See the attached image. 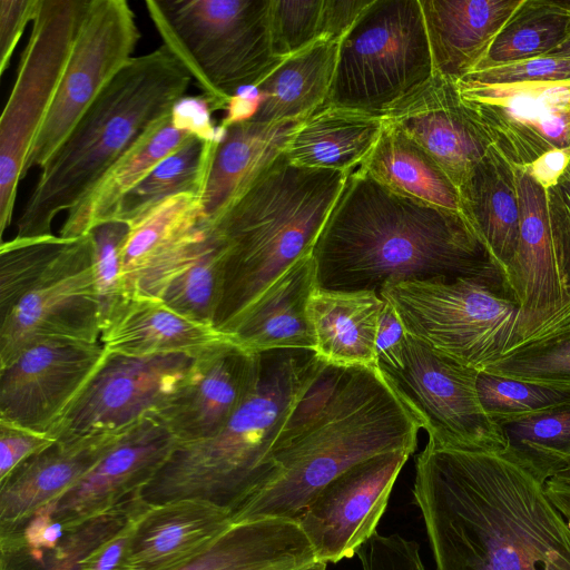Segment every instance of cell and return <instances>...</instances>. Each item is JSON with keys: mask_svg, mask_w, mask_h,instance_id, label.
Returning <instances> with one entry per match:
<instances>
[{"mask_svg": "<svg viewBox=\"0 0 570 570\" xmlns=\"http://www.w3.org/2000/svg\"><path fill=\"white\" fill-rule=\"evenodd\" d=\"M567 468H570V464Z\"/></svg>", "mask_w": 570, "mask_h": 570, "instance_id": "obj_59", "label": "cell"}, {"mask_svg": "<svg viewBox=\"0 0 570 570\" xmlns=\"http://www.w3.org/2000/svg\"><path fill=\"white\" fill-rule=\"evenodd\" d=\"M39 0H0V76L13 56L29 22H32Z\"/></svg>", "mask_w": 570, "mask_h": 570, "instance_id": "obj_49", "label": "cell"}, {"mask_svg": "<svg viewBox=\"0 0 570 570\" xmlns=\"http://www.w3.org/2000/svg\"><path fill=\"white\" fill-rule=\"evenodd\" d=\"M485 372L570 389V330L525 345L490 365Z\"/></svg>", "mask_w": 570, "mask_h": 570, "instance_id": "obj_42", "label": "cell"}, {"mask_svg": "<svg viewBox=\"0 0 570 570\" xmlns=\"http://www.w3.org/2000/svg\"><path fill=\"white\" fill-rule=\"evenodd\" d=\"M384 118L420 145L456 188L491 148L450 77L434 73L394 104Z\"/></svg>", "mask_w": 570, "mask_h": 570, "instance_id": "obj_21", "label": "cell"}, {"mask_svg": "<svg viewBox=\"0 0 570 570\" xmlns=\"http://www.w3.org/2000/svg\"><path fill=\"white\" fill-rule=\"evenodd\" d=\"M197 356L134 357L106 351L96 372L48 434L68 440L120 433L146 416L158 415L189 380Z\"/></svg>", "mask_w": 570, "mask_h": 570, "instance_id": "obj_13", "label": "cell"}, {"mask_svg": "<svg viewBox=\"0 0 570 570\" xmlns=\"http://www.w3.org/2000/svg\"><path fill=\"white\" fill-rule=\"evenodd\" d=\"M56 440L47 433L0 421V481L19 464L51 445Z\"/></svg>", "mask_w": 570, "mask_h": 570, "instance_id": "obj_48", "label": "cell"}, {"mask_svg": "<svg viewBox=\"0 0 570 570\" xmlns=\"http://www.w3.org/2000/svg\"><path fill=\"white\" fill-rule=\"evenodd\" d=\"M324 365L313 351L261 353L256 384L227 425L213 436L178 443L139 500H203L232 513L265 485L269 451Z\"/></svg>", "mask_w": 570, "mask_h": 570, "instance_id": "obj_6", "label": "cell"}, {"mask_svg": "<svg viewBox=\"0 0 570 570\" xmlns=\"http://www.w3.org/2000/svg\"><path fill=\"white\" fill-rule=\"evenodd\" d=\"M314 562V549L296 521L268 518L233 524L176 570H295Z\"/></svg>", "mask_w": 570, "mask_h": 570, "instance_id": "obj_31", "label": "cell"}, {"mask_svg": "<svg viewBox=\"0 0 570 570\" xmlns=\"http://www.w3.org/2000/svg\"><path fill=\"white\" fill-rule=\"evenodd\" d=\"M177 444L157 414L146 416L126 430L72 489L41 510L69 532L139 500Z\"/></svg>", "mask_w": 570, "mask_h": 570, "instance_id": "obj_18", "label": "cell"}, {"mask_svg": "<svg viewBox=\"0 0 570 570\" xmlns=\"http://www.w3.org/2000/svg\"><path fill=\"white\" fill-rule=\"evenodd\" d=\"M128 225L111 220L95 227L92 274L99 303L101 331L128 299L122 283L121 247Z\"/></svg>", "mask_w": 570, "mask_h": 570, "instance_id": "obj_43", "label": "cell"}, {"mask_svg": "<svg viewBox=\"0 0 570 570\" xmlns=\"http://www.w3.org/2000/svg\"><path fill=\"white\" fill-rule=\"evenodd\" d=\"M569 164L570 146L550 149L532 163L519 168L523 169L544 190H548L557 185Z\"/></svg>", "mask_w": 570, "mask_h": 570, "instance_id": "obj_54", "label": "cell"}, {"mask_svg": "<svg viewBox=\"0 0 570 570\" xmlns=\"http://www.w3.org/2000/svg\"><path fill=\"white\" fill-rule=\"evenodd\" d=\"M138 505L139 501L130 502L66 532L50 550L30 548L13 533L0 531L1 570H79L83 558L112 537Z\"/></svg>", "mask_w": 570, "mask_h": 570, "instance_id": "obj_37", "label": "cell"}, {"mask_svg": "<svg viewBox=\"0 0 570 570\" xmlns=\"http://www.w3.org/2000/svg\"><path fill=\"white\" fill-rule=\"evenodd\" d=\"M340 41L318 39L286 58L255 89L257 109L249 120L306 119L326 105Z\"/></svg>", "mask_w": 570, "mask_h": 570, "instance_id": "obj_33", "label": "cell"}, {"mask_svg": "<svg viewBox=\"0 0 570 570\" xmlns=\"http://www.w3.org/2000/svg\"><path fill=\"white\" fill-rule=\"evenodd\" d=\"M208 101L200 96H185L176 102L170 114L173 125L205 141H218L224 129L215 125Z\"/></svg>", "mask_w": 570, "mask_h": 570, "instance_id": "obj_50", "label": "cell"}, {"mask_svg": "<svg viewBox=\"0 0 570 570\" xmlns=\"http://www.w3.org/2000/svg\"><path fill=\"white\" fill-rule=\"evenodd\" d=\"M476 390L484 412L498 424L570 402V389L534 384L485 371L478 374Z\"/></svg>", "mask_w": 570, "mask_h": 570, "instance_id": "obj_40", "label": "cell"}, {"mask_svg": "<svg viewBox=\"0 0 570 570\" xmlns=\"http://www.w3.org/2000/svg\"><path fill=\"white\" fill-rule=\"evenodd\" d=\"M523 0H420L434 73L460 79L487 57Z\"/></svg>", "mask_w": 570, "mask_h": 570, "instance_id": "obj_24", "label": "cell"}, {"mask_svg": "<svg viewBox=\"0 0 570 570\" xmlns=\"http://www.w3.org/2000/svg\"><path fill=\"white\" fill-rule=\"evenodd\" d=\"M218 141L190 137L159 161L122 199L114 220L128 225L158 203L178 194L193 193L202 197Z\"/></svg>", "mask_w": 570, "mask_h": 570, "instance_id": "obj_36", "label": "cell"}, {"mask_svg": "<svg viewBox=\"0 0 570 570\" xmlns=\"http://www.w3.org/2000/svg\"><path fill=\"white\" fill-rule=\"evenodd\" d=\"M213 240L199 195L178 194L148 209L128 224L121 247L127 298L160 301L170 281Z\"/></svg>", "mask_w": 570, "mask_h": 570, "instance_id": "obj_19", "label": "cell"}, {"mask_svg": "<svg viewBox=\"0 0 570 570\" xmlns=\"http://www.w3.org/2000/svg\"><path fill=\"white\" fill-rule=\"evenodd\" d=\"M377 368L426 431L429 441L472 452L502 454L505 450L500 425L479 400L480 371L434 352L410 335L402 368Z\"/></svg>", "mask_w": 570, "mask_h": 570, "instance_id": "obj_11", "label": "cell"}, {"mask_svg": "<svg viewBox=\"0 0 570 570\" xmlns=\"http://www.w3.org/2000/svg\"><path fill=\"white\" fill-rule=\"evenodd\" d=\"M499 425L505 440L501 455L541 483L570 464V402Z\"/></svg>", "mask_w": 570, "mask_h": 570, "instance_id": "obj_35", "label": "cell"}, {"mask_svg": "<svg viewBox=\"0 0 570 570\" xmlns=\"http://www.w3.org/2000/svg\"><path fill=\"white\" fill-rule=\"evenodd\" d=\"M70 238L49 235L13 237L0 245V318L31 291Z\"/></svg>", "mask_w": 570, "mask_h": 570, "instance_id": "obj_39", "label": "cell"}, {"mask_svg": "<svg viewBox=\"0 0 570 570\" xmlns=\"http://www.w3.org/2000/svg\"><path fill=\"white\" fill-rule=\"evenodd\" d=\"M560 2H561V4H562L566 9H568V10L570 11V0H567V1H561V0H560Z\"/></svg>", "mask_w": 570, "mask_h": 570, "instance_id": "obj_58", "label": "cell"}, {"mask_svg": "<svg viewBox=\"0 0 570 570\" xmlns=\"http://www.w3.org/2000/svg\"><path fill=\"white\" fill-rule=\"evenodd\" d=\"M99 303L90 234L70 238L40 281L0 318V366L45 341L98 343Z\"/></svg>", "mask_w": 570, "mask_h": 570, "instance_id": "obj_14", "label": "cell"}, {"mask_svg": "<svg viewBox=\"0 0 570 570\" xmlns=\"http://www.w3.org/2000/svg\"><path fill=\"white\" fill-rule=\"evenodd\" d=\"M372 0H323L321 36L341 41Z\"/></svg>", "mask_w": 570, "mask_h": 570, "instance_id": "obj_53", "label": "cell"}, {"mask_svg": "<svg viewBox=\"0 0 570 570\" xmlns=\"http://www.w3.org/2000/svg\"><path fill=\"white\" fill-rule=\"evenodd\" d=\"M141 38L126 0H88L50 109L35 138L23 178L41 168L104 88L135 57Z\"/></svg>", "mask_w": 570, "mask_h": 570, "instance_id": "obj_12", "label": "cell"}, {"mask_svg": "<svg viewBox=\"0 0 570 570\" xmlns=\"http://www.w3.org/2000/svg\"><path fill=\"white\" fill-rule=\"evenodd\" d=\"M230 338L193 321L163 301L128 298L101 331L105 350L134 357L169 354L197 356Z\"/></svg>", "mask_w": 570, "mask_h": 570, "instance_id": "obj_27", "label": "cell"}, {"mask_svg": "<svg viewBox=\"0 0 570 570\" xmlns=\"http://www.w3.org/2000/svg\"><path fill=\"white\" fill-rule=\"evenodd\" d=\"M383 301L375 342L376 366L400 370L407 334L394 307Z\"/></svg>", "mask_w": 570, "mask_h": 570, "instance_id": "obj_51", "label": "cell"}, {"mask_svg": "<svg viewBox=\"0 0 570 570\" xmlns=\"http://www.w3.org/2000/svg\"><path fill=\"white\" fill-rule=\"evenodd\" d=\"M323 0H272L271 32L277 57L286 59L321 36Z\"/></svg>", "mask_w": 570, "mask_h": 570, "instance_id": "obj_44", "label": "cell"}, {"mask_svg": "<svg viewBox=\"0 0 570 570\" xmlns=\"http://www.w3.org/2000/svg\"><path fill=\"white\" fill-rule=\"evenodd\" d=\"M191 80L164 45L135 56L41 167L14 237L52 235L58 214L71 209L145 132L169 117Z\"/></svg>", "mask_w": 570, "mask_h": 570, "instance_id": "obj_5", "label": "cell"}, {"mask_svg": "<svg viewBox=\"0 0 570 570\" xmlns=\"http://www.w3.org/2000/svg\"><path fill=\"white\" fill-rule=\"evenodd\" d=\"M546 492L553 505L570 527V468H566L544 483Z\"/></svg>", "mask_w": 570, "mask_h": 570, "instance_id": "obj_55", "label": "cell"}, {"mask_svg": "<svg viewBox=\"0 0 570 570\" xmlns=\"http://www.w3.org/2000/svg\"><path fill=\"white\" fill-rule=\"evenodd\" d=\"M412 453L395 451L366 459L326 484L296 522L320 562L352 558L375 532L396 479Z\"/></svg>", "mask_w": 570, "mask_h": 570, "instance_id": "obj_16", "label": "cell"}, {"mask_svg": "<svg viewBox=\"0 0 570 570\" xmlns=\"http://www.w3.org/2000/svg\"><path fill=\"white\" fill-rule=\"evenodd\" d=\"M483 136L515 167L570 146V80L483 83L455 79Z\"/></svg>", "mask_w": 570, "mask_h": 570, "instance_id": "obj_15", "label": "cell"}, {"mask_svg": "<svg viewBox=\"0 0 570 570\" xmlns=\"http://www.w3.org/2000/svg\"><path fill=\"white\" fill-rule=\"evenodd\" d=\"M326 568H327V563L317 561V562L311 563L308 566H305L303 568H298L295 570H326Z\"/></svg>", "mask_w": 570, "mask_h": 570, "instance_id": "obj_57", "label": "cell"}, {"mask_svg": "<svg viewBox=\"0 0 570 570\" xmlns=\"http://www.w3.org/2000/svg\"><path fill=\"white\" fill-rule=\"evenodd\" d=\"M348 175L294 165L283 153L209 224L220 257L218 332L229 336L267 287L312 254Z\"/></svg>", "mask_w": 570, "mask_h": 570, "instance_id": "obj_4", "label": "cell"}, {"mask_svg": "<svg viewBox=\"0 0 570 570\" xmlns=\"http://www.w3.org/2000/svg\"><path fill=\"white\" fill-rule=\"evenodd\" d=\"M458 189L461 213L502 267L507 278L517 255L520 235L515 166L491 146Z\"/></svg>", "mask_w": 570, "mask_h": 570, "instance_id": "obj_29", "label": "cell"}, {"mask_svg": "<svg viewBox=\"0 0 570 570\" xmlns=\"http://www.w3.org/2000/svg\"><path fill=\"white\" fill-rule=\"evenodd\" d=\"M316 287V266L311 254L293 264L267 287L229 337L253 354L275 350L314 352L308 303Z\"/></svg>", "mask_w": 570, "mask_h": 570, "instance_id": "obj_25", "label": "cell"}, {"mask_svg": "<svg viewBox=\"0 0 570 570\" xmlns=\"http://www.w3.org/2000/svg\"><path fill=\"white\" fill-rule=\"evenodd\" d=\"M413 495L436 570H570V527L544 484L501 454L428 440Z\"/></svg>", "mask_w": 570, "mask_h": 570, "instance_id": "obj_1", "label": "cell"}, {"mask_svg": "<svg viewBox=\"0 0 570 570\" xmlns=\"http://www.w3.org/2000/svg\"><path fill=\"white\" fill-rule=\"evenodd\" d=\"M259 370L261 354L228 338L196 357L189 380L158 416L178 443L213 436L249 396Z\"/></svg>", "mask_w": 570, "mask_h": 570, "instance_id": "obj_20", "label": "cell"}, {"mask_svg": "<svg viewBox=\"0 0 570 570\" xmlns=\"http://www.w3.org/2000/svg\"><path fill=\"white\" fill-rule=\"evenodd\" d=\"M191 135L177 129L170 116L145 132L91 189L67 212L59 236L78 238L95 227L111 222L122 199L165 157L170 155Z\"/></svg>", "mask_w": 570, "mask_h": 570, "instance_id": "obj_30", "label": "cell"}, {"mask_svg": "<svg viewBox=\"0 0 570 570\" xmlns=\"http://www.w3.org/2000/svg\"><path fill=\"white\" fill-rule=\"evenodd\" d=\"M410 198L461 212L459 189L412 138L385 120L370 155L355 169Z\"/></svg>", "mask_w": 570, "mask_h": 570, "instance_id": "obj_34", "label": "cell"}, {"mask_svg": "<svg viewBox=\"0 0 570 570\" xmlns=\"http://www.w3.org/2000/svg\"><path fill=\"white\" fill-rule=\"evenodd\" d=\"M312 255L317 287L328 291L459 277L507 284L461 212L397 194L358 170L347 176Z\"/></svg>", "mask_w": 570, "mask_h": 570, "instance_id": "obj_2", "label": "cell"}, {"mask_svg": "<svg viewBox=\"0 0 570 570\" xmlns=\"http://www.w3.org/2000/svg\"><path fill=\"white\" fill-rule=\"evenodd\" d=\"M546 198L557 266L570 292V164L557 185L546 190Z\"/></svg>", "mask_w": 570, "mask_h": 570, "instance_id": "obj_47", "label": "cell"}, {"mask_svg": "<svg viewBox=\"0 0 570 570\" xmlns=\"http://www.w3.org/2000/svg\"><path fill=\"white\" fill-rule=\"evenodd\" d=\"M125 432V431H124ZM56 440L0 481V525L14 529L72 489L124 433Z\"/></svg>", "mask_w": 570, "mask_h": 570, "instance_id": "obj_23", "label": "cell"}, {"mask_svg": "<svg viewBox=\"0 0 570 570\" xmlns=\"http://www.w3.org/2000/svg\"><path fill=\"white\" fill-rule=\"evenodd\" d=\"M548 55L570 57V36Z\"/></svg>", "mask_w": 570, "mask_h": 570, "instance_id": "obj_56", "label": "cell"}, {"mask_svg": "<svg viewBox=\"0 0 570 570\" xmlns=\"http://www.w3.org/2000/svg\"><path fill=\"white\" fill-rule=\"evenodd\" d=\"M433 75L420 0H372L340 41L326 105L384 116Z\"/></svg>", "mask_w": 570, "mask_h": 570, "instance_id": "obj_9", "label": "cell"}, {"mask_svg": "<svg viewBox=\"0 0 570 570\" xmlns=\"http://www.w3.org/2000/svg\"><path fill=\"white\" fill-rule=\"evenodd\" d=\"M569 36L570 11L560 0H523L476 69L546 56Z\"/></svg>", "mask_w": 570, "mask_h": 570, "instance_id": "obj_38", "label": "cell"}, {"mask_svg": "<svg viewBox=\"0 0 570 570\" xmlns=\"http://www.w3.org/2000/svg\"><path fill=\"white\" fill-rule=\"evenodd\" d=\"M384 301L375 291L316 287L308 303L314 352L340 367H376L375 342Z\"/></svg>", "mask_w": 570, "mask_h": 570, "instance_id": "obj_28", "label": "cell"}, {"mask_svg": "<svg viewBox=\"0 0 570 570\" xmlns=\"http://www.w3.org/2000/svg\"><path fill=\"white\" fill-rule=\"evenodd\" d=\"M362 570H426L415 541L375 532L356 551Z\"/></svg>", "mask_w": 570, "mask_h": 570, "instance_id": "obj_46", "label": "cell"}, {"mask_svg": "<svg viewBox=\"0 0 570 570\" xmlns=\"http://www.w3.org/2000/svg\"><path fill=\"white\" fill-rule=\"evenodd\" d=\"M304 120H243L223 128L200 197L208 224L285 151Z\"/></svg>", "mask_w": 570, "mask_h": 570, "instance_id": "obj_26", "label": "cell"}, {"mask_svg": "<svg viewBox=\"0 0 570 570\" xmlns=\"http://www.w3.org/2000/svg\"><path fill=\"white\" fill-rule=\"evenodd\" d=\"M420 429L377 367L325 363L269 451L265 485L230 513L233 524L295 521L351 466L383 453H413Z\"/></svg>", "mask_w": 570, "mask_h": 570, "instance_id": "obj_3", "label": "cell"}, {"mask_svg": "<svg viewBox=\"0 0 570 570\" xmlns=\"http://www.w3.org/2000/svg\"><path fill=\"white\" fill-rule=\"evenodd\" d=\"M233 525L230 512L208 501L147 504L135 528L122 570H176L208 550Z\"/></svg>", "mask_w": 570, "mask_h": 570, "instance_id": "obj_22", "label": "cell"}, {"mask_svg": "<svg viewBox=\"0 0 570 570\" xmlns=\"http://www.w3.org/2000/svg\"><path fill=\"white\" fill-rule=\"evenodd\" d=\"M462 78L483 83L570 80V57L546 55L488 66Z\"/></svg>", "mask_w": 570, "mask_h": 570, "instance_id": "obj_45", "label": "cell"}, {"mask_svg": "<svg viewBox=\"0 0 570 570\" xmlns=\"http://www.w3.org/2000/svg\"><path fill=\"white\" fill-rule=\"evenodd\" d=\"M379 294L394 307L407 335L476 371L525 345L520 305L503 282L407 281L389 284Z\"/></svg>", "mask_w": 570, "mask_h": 570, "instance_id": "obj_8", "label": "cell"}, {"mask_svg": "<svg viewBox=\"0 0 570 570\" xmlns=\"http://www.w3.org/2000/svg\"><path fill=\"white\" fill-rule=\"evenodd\" d=\"M144 502L132 512L127 522L108 540L91 551L79 566V570H122L130 547L135 514Z\"/></svg>", "mask_w": 570, "mask_h": 570, "instance_id": "obj_52", "label": "cell"}, {"mask_svg": "<svg viewBox=\"0 0 570 570\" xmlns=\"http://www.w3.org/2000/svg\"><path fill=\"white\" fill-rule=\"evenodd\" d=\"M88 0H39L0 118V235L12 222L18 185L50 109Z\"/></svg>", "mask_w": 570, "mask_h": 570, "instance_id": "obj_10", "label": "cell"}, {"mask_svg": "<svg viewBox=\"0 0 570 570\" xmlns=\"http://www.w3.org/2000/svg\"><path fill=\"white\" fill-rule=\"evenodd\" d=\"M272 0H146L163 45L196 81L213 112L256 88L285 59L275 55Z\"/></svg>", "mask_w": 570, "mask_h": 570, "instance_id": "obj_7", "label": "cell"}, {"mask_svg": "<svg viewBox=\"0 0 570 570\" xmlns=\"http://www.w3.org/2000/svg\"><path fill=\"white\" fill-rule=\"evenodd\" d=\"M105 355L100 343L29 346L0 366V421L48 434Z\"/></svg>", "mask_w": 570, "mask_h": 570, "instance_id": "obj_17", "label": "cell"}, {"mask_svg": "<svg viewBox=\"0 0 570 570\" xmlns=\"http://www.w3.org/2000/svg\"><path fill=\"white\" fill-rule=\"evenodd\" d=\"M384 116L325 105L308 116L284 154L294 165L351 174L370 155Z\"/></svg>", "mask_w": 570, "mask_h": 570, "instance_id": "obj_32", "label": "cell"}, {"mask_svg": "<svg viewBox=\"0 0 570 570\" xmlns=\"http://www.w3.org/2000/svg\"><path fill=\"white\" fill-rule=\"evenodd\" d=\"M213 238V244L170 281L160 301L183 316L214 327L220 293V257L214 235Z\"/></svg>", "mask_w": 570, "mask_h": 570, "instance_id": "obj_41", "label": "cell"}]
</instances>
